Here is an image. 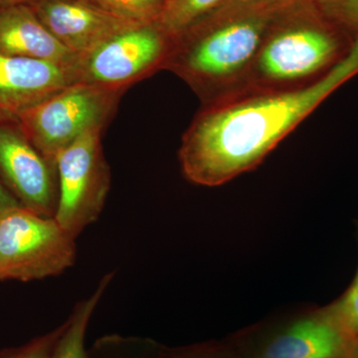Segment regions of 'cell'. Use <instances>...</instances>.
I'll list each match as a JSON object with an SVG mask.
<instances>
[{
	"instance_id": "1",
	"label": "cell",
	"mask_w": 358,
	"mask_h": 358,
	"mask_svg": "<svg viewBox=\"0 0 358 358\" xmlns=\"http://www.w3.org/2000/svg\"><path fill=\"white\" fill-rule=\"evenodd\" d=\"M358 73V32L345 57L312 83L243 92L212 101L179 150L188 180L214 187L252 171L339 86Z\"/></svg>"
},
{
	"instance_id": "2",
	"label": "cell",
	"mask_w": 358,
	"mask_h": 358,
	"mask_svg": "<svg viewBox=\"0 0 358 358\" xmlns=\"http://www.w3.org/2000/svg\"><path fill=\"white\" fill-rule=\"evenodd\" d=\"M291 1L226 0L173 39L164 69L211 101L229 95L248 74L273 21Z\"/></svg>"
},
{
	"instance_id": "3",
	"label": "cell",
	"mask_w": 358,
	"mask_h": 358,
	"mask_svg": "<svg viewBox=\"0 0 358 358\" xmlns=\"http://www.w3.org/2000/svg\"><path fill=\"white\" fill-rule=\"evenodd\" d=\"M341 30L313 0H293L273 21L248 74L230 95L313 76L338 53Z\"/></svg>"
},
{
	"instance_id": "4",
	"label": "cell",
	"mask_w": 358,
	"mask_h": 358,
	"mask_svg": "<svg viewBox=\"0 0 358 358\" xmlns=\"http://www.w3.org/2000/svg\"><path fill=\"white\" fill-rule=\"evenodd\" d=\"M124 92L75 82L23 110L16 124L44 159L55 166L57 155L80 136L102 129Z\"/></svg>"
},
{
	"instance_id": "5",
	"label": "cell",
	"mask_w": 358,
	"mask_h": 358,
	"mask_svg": "<svg viewBox=\"0 0 358 358\" xmlns=\"http://www.w3.org/2000/svg\"><path fill=\"white\" fill-rule=\"evenodd\" d=\"M75 238L54 217L22 206L0 212V281L54 277L76 260Z\"/></svg>"
},
{
	"instance_id": "6",
	"label": "cell",
	"mask_w": 358,
	"mask_h": 358,
	"mask_svg": "<svg viewBox=\"0 0 358 358\" xmlns=\"http://www.w3.org/2000/svg\"><path fill=\"white\" fill-rule=\"evenodd\" d=\"M233 336L249 358H348L357 345L329 306L277 315Z\"/></svg>"
},
{
	"instance_id": "7",
	"label": "cell",
	"mask_w": 358,
	"mask_h": 358,
	"mask_svg": "<svg viewBox=\"0 0 358 358\" xmlns=\"http://www.w3.org/2000/svg\"><path fill=\"white\" fill-rule=\"evenodd\" d=\"M102 129L80 136L55 159L58 203L54 218L75 239L100 217L110 186Z\"/></svg>"
},
{
	"instance_id": "8",
	"label": "cell",
	"mask_w": 358,
	"mask_h": 358,
	"mask_svg": "<svg viewBox=\"0 0 358 358\" xmlns=\"http://www.w3.org/2000/svg\"><path fill=\"white\" fill-rule=\"evenodd\" d=\"M173 39L157 22L141 24L117 35L78 66V81L124 92L155 71L164 69Z\"/></svg>"
},
{
	"instance_id": "9",
	"label": "cell",
	"mask_w": 358,
	"mask_h": 358,
	"mask_svg": "<svg viewBox=\"0 0 358 358\" xmlns=\"http://www.w3.org/2000/svg\"><path fill=\"white\" fill-rule=\"evenodd\" d=\"M26 4L51 34L80 59L117 35L141 25L92 0H34Z\"/></svg>"
},
{
	"instance_id": "10",
	"label": "cell",
	"mask_w": 358,
	"mask_h": 358,
	"mask_svg": "<svg viewBox=\"0 0 358 358\" xmlns=\"http://www.w3.org/2000/svg\"><path fill=\"white\" fill-rule=\"evenodd\" d=\"M9 124H0V173L21 206L54 217L59 192L56 167L33 147L18 126Z\"/></svg>"
},
{
	"instance_id": "11",
	"label": "cell",
	"mask_w": 358,
	"mask_h": 358,
	"mask_svg": "<svg viewBox=\"0 0 358 358\" xmlns=\"http://www.w3.org/2000/svg\"><path fill=\"white\" fill-rule=\"evenodd\" d=\"M78 82L74 71L34 59L0 53V124Z\"/></svg>"
},
{
	"instance_id": "12",
	"label": "cell",
	"mask_w": 358,
	"mask_h": 358,
	"mask_svg": "<svg viewBox=\"0 0 358 358\" xmlns=\"http://www.w3.org/2000/svg\"><path fill=\"white\" fill-rule=\"evenodd\" d=\"M0 53L45 61L76 74L81 61L51 34L26 3L0 6Z\"/></svg>"
},
{
	"instance_id": "13",
	"label": "cell",
	"mask_w": 358,
	"mask_h": 358,
	"mask_svg": "<svg viewBox=\"0 0 358 358\" xmlns=\"http://www.w3.org/2000/svg\"><path fill=\"white\" fill-rule=\"evenodd\" d=\"M115 274V272H110L103 275L95 291L75 306L70 317L64 322V329L58 339L52 358H88L85 339L89 322Z\"/></svg>"
},
{
	"instance_id": "14",
	"label": "cell",
	"mask_w": 358,
	"mask_h": 358,
	"mask_svg": "<svg viewBox=\"0 0 358 358\" xmlns=\"http://www.w3.org/2000/svg\"><path fill=\"white\" fill-rule=\"evenodd\" d=\"M226 0H164L155 22L174 39L213 13Z\"/></svg>"
},
{
	"instance_id": "15",
	"label": "cell",
	"mask_w": 358,
	"mask_h": 358,
	"mask_svg": "<svg viewBox=\"0 0 358 358\" xmlns=\"http://www.w3.org/2000/svg\"><path fill=\"white\" fill-rule=\"evenodd\" d=\"M155 358H249L234 336L185 348L157 346Z\"/></svg>"
},
{
	"instance_id": "16",
	"label": "cell",
	"mask_w": 358,
	"mask_h": 358,
	"mask_svg": "<svg viewBox=\"0 0 358 358\" xmlns=\"http://www.w3.org/2000/svg\"><path fill=\"white\" fill-rule=\"evenodd\" d=\"M110 13L140 24L155 22L164 0H92Z\"/></svg>"
},
{
	"instance_id": "17",
	"label": "cell",
	"mask_w": 358,
	"mask_h": 358,
	"mask_svg": "<svg viewBox=\"0 0 358 358\" xmlns=\"http://www.w3.org/2000/svg\"><path fill=\"white\" fill-rule=\"evenodd\" d=\"M327 306L345 333L358 343V267L348 289L338 300Z\"/></svg>"
},
{
	"instance_id": "18",
	"label": "cell",
	"mask_w": 358,
	"mask_h": 358,
	"mask_svg": "<svg viewBox=\"0 0 358 358\" xmlns=\"http://www.w3.org/2000/svg\"><path fill=\"white\" fill-rule=\"evenodd\" d=\"M324 16L343 30L358 32V0H313Z\"/></svg>"
},
{
	"instance_id": "19",
	"label": "cell",
	"mask_w": 358,
	"mask_h": 358,
	"mask_svg": "<svg viewBox=\"0 0 358 358\" xmlns=\"http://www.w3.org/2000/svg\"><path fill=\"white\" fill-rule=\"evenodd\" d=\"M63 329L64 324L24 345L0 350V358H52Z\"/></svg>"
},
{
	"instance_id": "20",
	"label": "cell",
	"mask_w": 358,
	"mask_h": 358,
	"mask_svg": "<svg viewBox=\"0 0 358 358\" xmlns=\"http://www.w3.org/2000/svg\"><path fill=\"white\" fill-rule=\"evenodd\" d=\"M16 206H21L18 200L10 192H7L6 188L0 182V211Z\"/></svg>"
},
{
	"instance_id": "21",
	"label": "cell",
	"mask_w": 358,
	"mask_h": 358,
	"mask_svg": "<svg viewBox=\"0 0 358 358\" xmlns=\"http://www.w3.org/2000/svg\"><path fill=\"white\" fill-rule=\"evenodd\" d=\"M34 0H0V6H13V4L29 3Z\"/></svg>"
},
{
	"instance_id": "22",
	"label": "cell",
	"mask_w": 358,
	"mask_h": 358,
	"mask_svg": "<svg viewBox=\"0 0 358 358\" xmlns=\"http://www.w3.org/2000/svg\"><path fill=\"white\" fill-rule=\"evenodd\" d=\"M242 1L268 2V1H289V0H242Z\"/></svg>"
},
{
	"instance_id": "23",
	"label": "cell",
	"mask_w": 358,
	"mask_h": 358,
	"mask_svg": "<svg viewBox=\"0 0 358 358\" xmlns=\"http://www.w3.org/2000/svg\"><path fill=\"white\" fill-rule=\"evenodd\" d=\"M348 358H358V343L357 346H355V350H352V352L350 353V357Z\"/></svg>"
},
{
	"instance_id": "24",
	"label": "cell",
	"mask_w": 358,
	"mask_h": 358,
	"mask_svg": "<svg viewBox=\"0 0 358 358\" xmlns=\"http://www.w3.org/2000/svg\"><path fill=\"white\" fill-rule=\"evenodd\" d=\"M0 212H1V211H0Z\"/></svg>"
}]
</instances>
